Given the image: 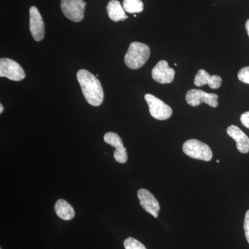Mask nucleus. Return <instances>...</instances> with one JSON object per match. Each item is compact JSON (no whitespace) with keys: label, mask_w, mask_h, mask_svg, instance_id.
<instances>
[{"label":"nucleus","mask_w":249,"mask_h":249,"mask_svg":"<svg viewBox=\"0 0 249 249\" xmlns=\"http://www.w3.org/2000/svg\"><path fill=\"white\" fill-rule=\"evenodd\" d=\"M77 79L87 102L98 107L103 102L104 92L101 82L97 77L86 70H80L77 73Z\"/></svg>","instance_id":"f257e3e1"},{"label":"nucleus","mask_w":249,"mask_h":249,"mask_svg":"<svg viewBox=\"0 0 249 249\" xmlns=\"http://www.w3.org/2000/svg\"><path fill=\"white\" fill-rule=\"evenodd\" d=\"M150 55L148 46L142 42H134L129 45L124 55V63L132 70H138L146 63Z\"/></svg>","instance_id":"f03ea898"},{"label":"nucleus","mask_w":249,"mask_h":249,"mask_svg":"<svg viewBox=\"0 0 249 249\" xmlns=\"http://www.w3.org/2000/svg\"><path fill=\"white\" fill-rule=\"evenodd\" d=\"M183 151L185 155L196 160L210 161L213 158L211 147L196 139L186 141L183 145Z\"/></svg>","instance_id":"7ed1b4c3"},{"label":"nucleus","mask_w":249,"mask_h":249,"mask_svg":"<svg viewBox=\"0 0 249 249\" xmlns=\"http://www.w3.org/2000/svg\"><path fill=\"white\" fill-rule=\"evenodd\" d=\"M145 99L148 105L150 115L157 120L165 121L170 119L173 109L168 105L153 95L147 93Z\"/></svg>","instance_id":"20e7f679"},{"label":"nucleus","mask_w":249,"mask_h":249,"mask_svg":"<svg viewBox=\"0 0 249 249\" xmlns=\"http://www.w3.org/2000/svg\"><path fill=\"white\" fill-rule=\"evenodd\" d=\"M86 4L84 0H61L60 1L62 14L74 22L83 20Z\"/></svg>","instance_id":"39448f33"},{"label":"nucleus","mask_w":249,"mask_h":249,"mask_svg":"<svg viewBox=\"0 0 249 249\" xmlns=\"http://www.w3.org/2000/svg\"><path fill=\"white\" fill-rule=\"evenodd\" d=\"M219 96L215 93L205 92L203 90L191 89L186 95V102L192 107L199 106L201 103H205L212 107H217Z\"/></svg>","instance_id":"423d86ee"},{"label":"nucleus","mask_w":249,"mask_h":249,"mask_svg":"<svg viewBox=\"0 0 249 249\" xmlns=\"http://www.w3.org/2000/svg\"><path fill=\"white\" fill-rule=\"evenodd\" d=\"M25 76V72L17 62L9 58L0 59V77H5L14 81H21Z\"/></svg>","instance_id":"0eeeda50"},{"label":"nucleus","mask_w":249,"mask_h":249,"mask_svg":"<svg viewBox=\"0 0 249 249\" xmlns=\"http://www.w3.org/2000/svg\"><path fill=\"white\" fill-rule=\"evenodd\" d=\"M29 15H30L29 29H30L31 36L34 37V40L37 42H40L45 37V23L43 22L40 13L36 6H31L29 10Z\"/></svg>","instance_id":"6e6552de"},{"label":"nucleus","mask_w":249,"mask_h":249,"mask_svg":"<svg viewBox=\"0 0 249 249\" xmlns=\"http://www.w3.org/2000/svg\"><path fill=\"white\" fill-rule=\"evenodd\" d=\"M175 71L170 68L166 60H160L152 71V78L160 84L171 83L175 78Z\"/></svg>","instance_id":"1a4fd4ad"},{"label":"nucleus","mask_w":249,"mask_h":249,"mask_svg":"<svg viewBox=\"0 0 249 249\" xmlns=\"http://www.w3.org/2000/svg\"><path fill=\"white\" fill-rule=\"evenodd\" d=\"M137 196H138L140 205L142 209L148 213L152 214L154 217H158L159 213L160 211V205L155 196L145 188H141L140 190H139Z\"/></svg>","instance_id":"9d476101"},{"label":"nucleus","mask_w":249,"mask_h":249,"mask_svg":"<svg viewBox=\"0 0 249 249\" xmlns=\"http://www.w3.org/2000/svg\"><path fill=\"white\" fill-rule=\"evenodd\" d=\"M104 141L106 143L115 147L114 157L118 163H124L127 162V150L124 147V142L119 135L114 132H107L105 134Z\"/></svg>","instance_id":"9b49d317"},{"label":"nucleus","mask_w":249,"mask_h":249,"mask_svg":"<svg viewBox=\"0 0 249 249\" xmlns=\"http://www.w3.org/2000/svg\"><path fill=\"white\" fill-rule=\"evenodd\" d=\"M227 132L229 137L235 141L236 146L238 151L242 154L249 152V137L237 126H229Z\"/></svg>","instance_id":"f8f14e48"},{"label":"nucleus","mask_w":249,"mask_h":249,"mask_svg":"<svg viewBox=\"0 0 249 249\" xmlns=\"http://www.w3.org/2000/svg\"><path fill=\"white\" fill-rule=\"evenodd\" d=\"M222 79L220 76L217 75L211 76L207 71L204 70H199L195 78L194 84L196 87L204 86L205 85H209L211 89H218L222 85Z\"/></svg>","instance_id":"ddd939ff"},{"label":"nucleus","mask_w":249,"mask_h":249,"mask_svg":"<svg viewBox=\"0 0 249 249\" xmlns=\"http://www.w3.org/2000/svg\"><path fill=\"white\" fill-rule=\"evenodd\" d=\"M55 213L60 219L70 221L75 217V211L73 206L65 199H58L54 206Z\"/></svg>","instance_id":"4468645a"},{"label":"nucleus","mask_w":249,"mask_h":249,"mask_svg":"<svg viewBox=\"0 0 249 249\" xmlns=\"http://www.w3.org/2000/svg\"><path fill=\"white\" fill-rule=\"evenodd\" d=\"M108 16L114 22L124 21L128 17L125 15L124 7L117 0H111L107 6Z\"/></svg>","instance_id":"2eb2a0df"},{"label":"nucleus","mask_w":249,"mask_h":249,"mask_svg":"<svg viewBox=\"0 0 249 249\" xmlns=\"http://www.w3.org/2000/svg\"><path fill=\"white\" fill-rule=\"evenodd\" d=\"M123 7L126 12L129 14H137L142 12L143 4L142 0H124Z\"/></svg>","instance_id":"dca6fc26"},{"label":"nucleus","mask_w":249,"mask_h":249,"mask_svg":"<svg viewBox=\"0 0 249 249\" xmlns=\"http://www.w3.org/2000/svg\"><path fill=\"white\" fill-rule=\"evenodd\" d=\"M124 247L125 249H147L142 242L133 237H128L124 241Z\"/></svg>","instance_id":"f3484780"},{"label":"nucleus","mask_w":249,"mask_h":249,"mask_svg":"<svg viewBox=\"0 0 249 249\" xmlns=\"http://www.w3.org/2000/svg\"><path fill=\"white\" fill-rule=\"evenodd\" d=\"M237 78L242 83L249 84V67H245L241 69L237 74Z\"/></svg>","instance_id":"a211bd4d"},{"label":"nucleus","mask_w":249,"mask_h":249,"mask_svg":"<svg viewBox=\"0 0 249 249\" xmlns=\"http://www.w3.org/2000/svg\"><path fill=\"white\" fill-rule=\"evenodd\" d=\"M244 230H245V237L249 244V210L246 213L245 223H244Z\"/></svg>","instance_id":"6ab92c4d"},{"label":"nucleus","mask_w":249,"mask_h":249,"mask_svg":"<svg viewBox=\"0 0 249 249\" xmlns=\"http://www.w3.org/2000/svg\"><path fill=\"white\" fill-rule=\"evenodd\" d=\"M240 121L242 124L245 127L249 129V111L242 114L240 117Z\"/></svg>","instance_id":"aec40b11"},{"label":"nucleus","mask_w":249,"mask_h":249,"mask_svg":"<svg viewBox=\"0 0 249 249\" xmlns=\"http://www.w3.org/2000/svg\"><path fill=\"white\" fill-rule=\"evenodd\" d=\"M246 30H247V34H248L249 37V19L247 21V22H246Z\"/></svg>","instance_id":"412c9836"},{"label":"nucleus","mask_w":249,"mask_h":249,"mask_svg":"<svg viewBox=\"0 0 249 249\" xmlns=\"http://www.w3.org/2000/svg\"><path fill=\"white\" fill-rule=\"evenodd\" d=\"M4 111V107H3L2 104H0V113H2Z\"/></svg>","instance_id":"4be33fe9"},{"label":"nucleus","mask_w":249,"mask_h":249,"mask_svg":"<svg viewBox=\"0 0 249 249\" xmlns=\"http://www.w3.org/2000/svg\"><path fill=\"white\" fill-rule=\"evenodd\" d=\"M217 163H219V160H217Z\"/></svg>","instance_id":"5701e85b"},{"label":"nucleus","mask_w":249,"mask_h":249,"mask_svg":"<svg viewBox=\"0 0 249 249\" xmlns=\"http://www.w3.org/2000/svg\"></svg>","instance_id":"b1692460"}]
</instances>
